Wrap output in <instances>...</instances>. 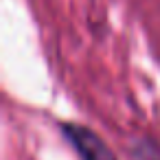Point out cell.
<instances>
[{
	"label": "cell",
	"instance_id": "6da1fadb",
	"mask_svg": "<svg viewBox=\"0 0 160 160\" xmlns=\"http://www.w3.org/2000/svg\"><path fill=\"white\" fill-rule=\"evenodd\" d=\"M64 134L68 136V140L72 142V147L81 156V160H116L112 149L92 129L75 125V123H66L64 125Z\"/></svg>",
	"mask_w": 160,
	"mask_h": 160
}]
</instances>
